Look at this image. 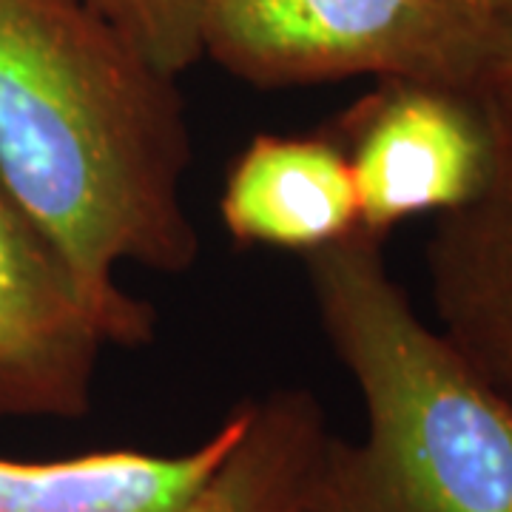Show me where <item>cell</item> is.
I'll list each match as a JSON object with an SVG mask.
<instances>
[{
	"label": "cell",
	"instance_id": "1",
	"mask_svg": "<svg viewBox=\"0 0 512 512\" xmlns=\"http://www.w3.org/2000/svg\"><path fill=\"white\" fill-rule=\"evenodd\" d=\"M177 80L83 0H0V174L117 348H143L157 330L117 271L185 274L200 256Z\"/></svg>",
	"mask_w": 512,
	"mask_h": 512
},
{
	"label": "cell",
	"instance_id": "2",
	"mask_svg": "<svg viewBox=\"0 0 512 512\" xmlns=\"http://www.w3.org/2000/svg\"><path fill=\"white\" fill-rule=\"evenodd\" d=\"M313 308L365 404L330 433L308 512H512V402L413 311L384 242L353 231L305 256Z\"/></svg>",
	"mask_w": 512,
	"mask_h": 512
},
{
	"label": "cell",
	"instance_id": "3",
	"mask_svg": "<svg viewBox=\"0 0 512 512\" xmlns=\"http://www.w3.org/2000/svg\"><path fill=\"white\" fill-rule=\"evenodd\" d=\"M510 35L450 0H202L200 52L256 89L350 77L481 92Z\"/></svg>",
	"mask_w": 512,
	"mask_h": 512
},
{
	"label": "cell",
	"instance_id": "4",
	"mask_svg": "<svg viewBox=\"0 0 512 512\" xmlns=\"http://www.w3.org/2000/svg\"><path fill=\"white\" fill-rule=\"evenodd\" d=\"M325 128L348 154L359 231L382 242L413 217L473 202L490 177L493 131L481 92L379 80Z\"/></svg>",
	"mask_w": 512,
	"mask_h": 512
},
{
	"label": "cell",
	"instance_id": "5",
	"mask_svg": "<svg viewBox=\"0 0 512 512\" xmlns=\"http://www.w3.org/2000/svg\"><path fill=\"white\" fill-rule=\"evenodd\" d=\"M103 348L72 265L0 174V421L83 419Z\"/></svg>",
	"mask_w": 512,
	"mask_h": 512
},
{
	"label": "cell",
	"instance_id": "6",
	"mask_svg": "<svg viewBox=\"0 0 512 512\" xmlns=\"http://www.w3.org/2000/svg\"><path fill=\"white\" fill-rule=\"evenodd\" d=\"M493 165L476 200L441 214L424 248L441 333L512 402V97L481 89Z\"/></svg>",
	"mask_w": 512,
	"mask_h": 512
},
{
	"label": "cell",
	"instance_id": "7",
	"mask_svg": "<svg viewBox=\"0 0 512 512\" xmlns=\"http://www.w3.org/2000/svg\"><path fill=\"white\" fill-rule=\"evenodd\" d=\"M220 220L237 245L302 256L350 237L359 231V200L345 148L325 126L254 134L228 165Z\"/></svg>",
	"mask_w": 512,
	"mask_h": 512
},
{
	"label": "cell",
	"instance_id": "8",
	"mask_svg": "<svg viewBox=\"0 0 512 512\" xmlns=\"http://www.w3.org/2000/svg\"><path fill=\"white\" fill-rule=\"evenodd\" d=\"M245 424L248 399L188 453L114 447L52 461L0 458V512H180L237 447Z\"/></svg>",
	"mask_w": 512,
	"mask_h": 512
},
{
	"label": "cell",
	"instance_id": "9",
	"mask_svg": "<svg viewBox=\"0 0 512 512\" xmlns=\"http://www.w3.org/2000/svg\"><path fill=\"white\" fill-rule=\"evenodd\" d=\"M328 439L311 390L276 387L248 399L242 439L180 512H302Z\"/></svg>",
	"mask_w": 512,
	"mask_h": 512
},
{
	"label": "cell",
	"instance_id": "10",
	"mask_svg": "<svg viewBox=\"0 0 512 512\" xmlns=\"http://www.w3.org/2000/svg\"><path fill=\"white\" fill-rule=\"evenodd\" d=\"M171 77L188 72L200 52L202 0H83Z\"/></svg>",
	"mask_w": 512,
	"mask_h": 512
},
{
	"label": "cell",
	"instance_id": "11",
	"mask_svg": "<svg viewBox=\"0 0 512 512\" xmlns=\"http://www.w3.org/2000/svg\"><path fill=\"white\" fill-rule=\"evenodd\" d=\"M450 3L495 26L498 32L512 35V0H450Z\"/></svg>",
	"mask_w": 512,
	"mask_h": 512
},
{
	"label": "cell",
	"instance_id": "12",
	"mask_svg": "<svg viewBox=\"0 0 512 512\" xmlns=\"http://www.w3.org/2000/svg\"><path fill=\"white\" fill-rule=\"evenodd\" d=\"M484 89H495V92L510 94L512 97V35L510 40H507V46H504L501 57H498V63H495L490 80L484 83Z\"/></svg>",
	"mask_w": 512,
	"mask_h": 512
},
{
	"label": "cell",
	"instance_id": "13",
	"mask_svg": "<svg viewBox=\"0 0 512 512\" xmlns=\"http://www.w3.org/2000/svg\"><path fill=\"white\" fill-rule=\"evenodd\" d=\"M302 512H308V510H302Z\"/></svg>",
	"mask_w": 512,
	"mask_h": 512
}]
</instances>
